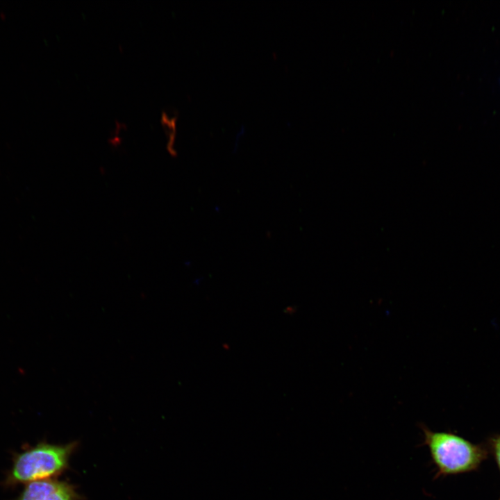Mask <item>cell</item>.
Here are the masks:
<instances>
[{
  "instance_id": "obj_1",
  "label": "cell",
  "mask_w": 500,
  "mask_h": 500,
  "mask_svg": "<svg viewBox=\"0 0 500 500\" xmlns=\"http://www.w3.org/2000/svg\"><path fill=\"white\" fill-rule=\"evenodd\" d=\"M422 445L429 451L436 468L434 478L476 471L488 458L485 444H476L452 432L435 431L424 424Z\"/></svg>"
},
{
  "instance_id": "obj_3",
  "label": "cell",
  "mask_w": 500,
  "mask_h": 500,
  "mask_svg": "<svg viewBox=\"0 0 500 500\" xmlns=\"http://www.w3.org/2000/svg\"><path fill=\"white\" fill-rule=\"evenodd\" d=\"M73 485L55 478L36 481L26 484L16 500H80Z\"/></svg>"
},
{
  "instance_id": "obj_4",
  "label": "cell",
  "mask_w": 500,
  "mask_h": 500,
  "mask_svg": "<svg viewBox=\"0 0 500 500\" xmlns=\"http://www.w3.org/2000/svg\"><path fill=\"white\" fill-rule=\"evenodd\" d=\"M176 117L175 115L172 117L167 112H162L161 122L169 140L167 149L172 155H176L174 148L176 135Z\"/></svg>"
},
{
  "instance_id": "obj_2",
  "label": "cell",
  "mask_w": 500,
  "mask_h": 500,
  "mask_svg": "<svg viewBox=\"0 0 500 500\" xmlns=\"http://www.w3.org/2000/svg\"><path fill=\"white\" fill-rule=\"evenodd\" d=\"M76 447L75 442L55 444L44 441L27 446L13 455L3 484L12 488L60 476L68 468Z\"/></svg>"
},
{
  "instance_id": "obj_5",
  "label": "cell",
  "mask_w": 500,
  "mask_h": 500,
  "mask_svg": "<svg viewBox=\"0 0 500 500\" xmlns=\"http://www.w3.org/2000/svg\"><path fill=\"white\" fill-rule=\"evenodd\" d=\"M485 445L489 454L493 456L500 474V433L490 435L487 439ZM499 500H500V497Z\"/></svg>"
}]
</instances>
